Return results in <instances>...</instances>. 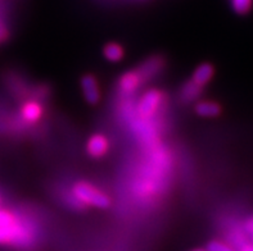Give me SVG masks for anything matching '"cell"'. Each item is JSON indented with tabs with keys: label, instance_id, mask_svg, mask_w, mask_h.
<instances>
[{
	"label": "cell",
	"instance_id": "obj_1",
	"mask_svg": "<svg viewBox=\"0 0 253 251\" xmlns=\"http://www.w3.org/2000/svg\"><path fill=\"white\" fill-rule=\"evenodd\" d=\"M72 192L76 201L84 205H90V207L100 208V209H106L111 205V199L108 195L87 182L81 181L75 183Z\"/></svg>",
	"mask_w": 253,
	"mask_h": 251
},
{
	"label": "cell",
	"instance_id": "obj_2",
	"mask_svg": "<svg viewBox=\"0 0 253 251\" xmlns=\"http://www.w3.org/2000/svg\"><path fill=\"white\" fill-rule=\"evenodd\" d=\"M162 99H164V95L158 90H149L148 92H145L138 103V109H136L138 114L143 119L152 118L160 108Z\"/></svg>",
	"mask_w": 253,
	"mask_h": 251
},
{
	"label": "cell",
	"instance_id": "obj_3",
	"mask_svg": "<svg viewBox=\"0 0 253 251\" xmlns=\"http://www.w3.org/2000/svg\"><path fill=\"white\" fill-rule=\"evenodd\" d=\"M81 89H83L84 96L86 99V102L90 104H96L100 99V90L95 77L91 74H86L81 80Z\"/></svg>",
	"mask_w": 253,
	"mask_h": 251
},
{
	"label": "cell",
	"instance_id": "obj_4",
	"mask_svg": "<svg viewBox=\"0 0 253 251\" xmlns=\"http://www.w3.org/2000/svg\"><path fill=\"white\" fill-rule=\"evenodd\" d=\"M109 147L108 140L103 135H94L89 139L86 145V151L91 158H102L107 154Z\"/></svg>",
	"mask_w": 253,
	"mask_h": 251
},
{
	"label": "cell",
	"instance_id": "obj_5",
	"mask_svg": "<svg viewBox=\"0 0 253 251\" xmlns=\"http://www.w3.org/2000/svg\"><path fill=\"white\" fill-rule=\"evenodd\" d=\"M21 114L26 122L35 123L38 122L42 115V107L35 100H29L22 105Z\"/></svg>",
	"mask_w": 253,
	"mask_h": 251
},
{
	"label": "cell",
	"instance_id": "obj_6",
	"mask_svg": "<svg viewBox=\"0 0 253 251\" xmlns=\"http://www.w3.org/2000/svg\"><path fill=\"white\" fill-rule=\"evenodd\" d=\"M141 81H143V78L139 74V72H135V71L134 72H127L120 78V90L125 94H131L140 86Z\"/></svg>",
	"mask_w": 253,
	"mask_h": 251
},
{
	"label": "cell",
	"instance_id": "obj_7",
	"mask_svg": "<svg viewBox=\"0 0 253 251\" xmlns=\"http://www.w3.org/2000/svg\"><path fill=\"white\" fill-rule=\"evenodd\" d=\"M213 73H215V71H213V67H212L211 64L203 63L194 71V73L192 76V81L203 89V86H206L211 81Z\"/></svg>",
	"mask_w": 253,
	"mask_h": 251
},
{
	"label": "cell",
	"instance_id": "obj_8",
	"mask_svg": "<svg viewBox=\"0 0 253 251\" xmlns=\"http://www.w3.org/2000/svg\"><path fill=\"white\" fill-rule=\"evenodd\" d=\"M196 113L198 115H201V117L213 118V117H217V115L221 113V107L215 102L205 100V102L197 103Z\"/></svg>",
	"mask_w": 253,
	"mask_h": 251
},
{
	"label": "cell",
	"instance_id": "obj_9",
	"mask_svg": "<svg viewBox=\"0 0 253 251\" xmlns=\"http://www.w3.org/2000/svg\"><path fill=\"white\" fill-rule=\"evenodd\" d=\"M201 92H202V87L196 85V83L190 80L189 82L185 83V86L181 90V96H183V99L186 100V102H193V100H196L201 95Z\"/></svg>",
	"mask_w": 253,
	"mask_h": 251
},
{
	"label": "cell",
	"instance_id": "obj_10",
	"mask_svg": "<svg viewBox=\"0 0 253 251\" xmlns=\"http://www.w3.org/2000/svg\"><path fill=\"white\" fill-rule=\"evenodd\" d=\"M104 57L108 59L109 62H120L124 58V49L122 46H120L119 44H108L104 48Z\"/></svg>",
	"mask_w": 253,
	"mask_h": 251
},
{
	"label": "cell",
	"instance_id": "obj_11",
	"mask_svg": "<svg viewBox=\"0 0 253 251\" xmlns=\"http://www.w3.org/2000/svg\"><path fill=\"white\" fill-rule=\"evenodd\" d=\"M207 251H237L230 244L220 240H212L207 245Z\"/></svg>",
	"mask_w": 253,
	"mask_h": 251
},
{
	"label": "cell",
	"instance_id": "obj_12",
	"mask_svg": "<svg viewBox=\"0 0 253 251\" xmlns=\"http://www.w3.org/2000/svg\"><path fill=\"white\" fill-rule=\"evenodd\" d=\"M253 0H231V6L239 14H244L248 13L252 8Z\"/></svg>",
	"mask_w": 253,
	"mask_h": 251
},
{
	"label": "cell",
	"instance_id": "obj_13",
	"mask_svg": "<svg viewBox=\"0 0 253 251\" xmlns=\"http://www.w3.org/2000/svg\"><path fill=\"white\" fill-rule=\"evenodd\" d=\"M16 219L17 218L14 214H12L10 212H8V210L0 209V228H1V227L9 226L10 223H13Z\"/></svg>",
	"mask_w": 253,
	"mask_h": 251
},
{
	"label": "cell",
	"instance_id": "obj_14",
	"mask_svg": "<svg viewBox=\"0 0 253 251\" xmlns=\"http://www.w3.org/2000/svg\"><path fill=\"white\" fill-rule=\"evenodd\" d=\"M246 232H247V235L251 237L253 244V215L250 216L247 219V222H246Z\"/></svg>",
	"mask_w": 253,
	"mask_h": 251
},
{
	"label": "cell",
	"instance_id": "obj_15",
	"mask_svg": "<svg viewBox=\"0 0 253 251\" xmlns=\"http://www.w3.org/2000/svg\"><path fill=\"white\" fill-rule=\"evenodd\" d=\"M238 251H253V244L252 242L251 244L250 242H246V244L238 248Z\"/></svg>",
	"mask_w": 253,
	"mask_h": 251
},
{
	"label": "cell",
	"instance_id": "obj_16",
	"mask_svg": "<svg viewBox=\"0 0 253 251\" xmlns=\"http://www.w3.org/2000/svg\"><path fill=\"white\" fill-rule=\"evenodd\" d=\"M192 251H207V250H205V249H194V250Z\"/></svg>",
	"mask_w": 253,
	"mask_h": 251
}]
</instances>
